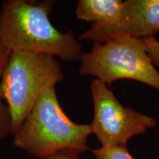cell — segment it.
Wrapping results in <instances>:
<instances>
[{"instance_id":"7","label":"cell","mask_w":159,"mask_h":159,"mask_svg":"<svg viewBox=\"0 0 159 159\" xmlns=\"http://www.w3.org/2000/svg\"><path fill=\"white\" fill-rule=\"evenodd\" d=\"M124 5L121 0H79L75 13L86 22L114 23L120 19Z\"/></svg>"},{"instance_id":"13","label":"cell","mask_w":159,"mask_h":159,"mask_svg":"<svg viewBox=\"0 0 159 159\" xmlns=\"http://www.w3.org/2000/svg\"><path fill=\"white\" fill-rule=\"evenodd\" d=\"M1 11H2V7H0V13H1Z\"/></svg>"},{"instance_id":"11","label":"cell","mask_w":159,"mask_h":159,"mask_svg":"<svg viewBox=\"0 0 159 159\" xmlns=\"http://www.w3.org/2000/svg\"><path fill=\"white\" fill-rule=\"evenodd\" d=\"M11 53V51L6 44L1 33V30H0V78L5 68V66L8 61Z\"/></svg>"},{"instance_id":"3","label":"cell","mask_w":159,"mask_h":159,"mask_svg":"<svg viewBox=\"0 0 159 159\" xmlns=\"http://www.w3.org/2000/svg\"><path fill=\"white\" fill-rule=\"evenodd\" d=\"M64 80L61 64L50 55L11 52L0 78V97L8 108L15 134L43 92Z\"/></svg>"},{"instance_id":"4","label":"cell","mask_w":159,"mask_h":159,"mask_svg":"<svg viewBox=\"0 0 159 159\" xmlns=\"http://www.w3.org/2000/svg\"><path fill=\"white\" fill-rule=\"evenodd\" d=\"M79 61L80 75L94 76L107 85L128 79L159 91V72L149 57L143 39L120 36L94 43L90 52H83Z\"/></svg>"},{"instance_id":"1","label":"cell","mask_w":159,"mask_h":159,"mask_svg":"<svg viewBox=\"0 0 159 159\" xmlns=\"http://www.w3.org/2000/svg\"><path fill=\"white\" fill-rule=\"evenodd\" d=\"M55 2L7 0L0 13V30L10 50L80 60L82 45L71 31L57 30L49 19Z\"/></svg>"},{"instance_id":"12","label":"cell","mask_w":159,"mask_h":159,"mask_svg":"<svg viewBox=\"0 0 159 159\" xmlns=\"http://www.w3.org/2000/svg\"><path fill=\"white\" fill-rule=\"evenodd\" d=\"M79 153L71 150L60 151L47 159H80Z\"/></svg>"},{"instance_id":"6","label":"cell","mask_w":159,"mask_h":159,"mask_svg":"<svg viewBox=\"0 0 159 159\" xmlns=\"http://www.w3.org/2000/svg\"><path fill=\"white\" fill-rule=\"evenodd\" d=\"M116 22L92 24L80 35L79 41L102 43L114 38L153 37L159 32V0H127Z\"/></svg>"},{"instance_id":"9","label":"cell","mask_w":159,"mask_h":159,"mask_svg":"<svg viewBox=\"0 0 159 159\" xmlns=\"http://www.w3.org/2000/svg\"><path fill=\"white\" fill-rule=\"evenodd\" d=\"M12 134L11 118L7 105L0 97V141Z\"/></svg>"},{"instance_id":"10","label":"cell","mask_w":159,"mask_h":159,"mask_svg":"<svg viewBox=\"0 0 159 159\" xmlns=\"http://www.w3.org/2000/svg\"><path fill=\"white\" fill-rule=\"evenodd\" d=\"M147 48V52L152 63L159 66V41L154 37L143 39Z\"/></svg>"},{"instance_id":"5","label":"cell","mask_w":159,"mask_h":159,"mask_svg":"<svg viewBox=\"0 0 159 159\" xmlns=\"http://www.w3.org/2000/svg\"><path fill=\"white\" fill-rule=\"evenodd\" d=\"M91 92L94 114L90 127L102 147L126 146L133 136L156 126L153 117L123 106L108 85L99 80H92Z\"/></svg>"},{"instance_id":"8","label":"cell","mask_w":159,"mask_h":159,"mask_svg":"<svg viewBox=\"0 0 159 159\" xmlns=\"http://www.w3.org/2000/svg\"><path fill=\"white\" fill-rule=\"evenodd\" d=\"M91 152L94 159H134L126 146L101 147Z\"/></svg>"},{"instance_id":"2","label":"cell","mask_w":159,"mask_h":159,"mask_svg":"<svg viewBox=\"0 0 159 159\" xmlns=\"http://www.w3.org/2000/svg\"><path fill=\"white\" fill-rule=\"evenodd\" d=\"M90 125L77 124L63 111L55 87L40 96L22 125L13 134V144L31 156L47 159L63 150L81 154L89 150Z\"/></svg>"}]
</instances>
